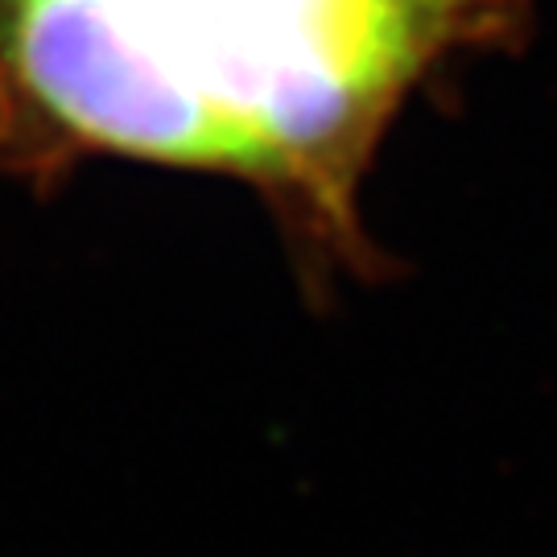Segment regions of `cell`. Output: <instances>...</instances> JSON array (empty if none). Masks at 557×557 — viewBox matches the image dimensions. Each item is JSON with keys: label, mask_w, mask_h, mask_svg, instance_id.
<instances>
[{"label": "cell", "mask_w": 557, "mask_h": 557, "mask_svg": "<svg viewBox=\"0 0 557 557\" xmlns=\"http://www.w3.org/2000/svg\"><path fill=\"white\" fill-rule=\"evenodd\" d=\"M529 0H0V178L87 161L244 182L301 277L376 273L363 182L405 100Z\"/></svg>", "instance_id": "obj_1"}]
</instances>
